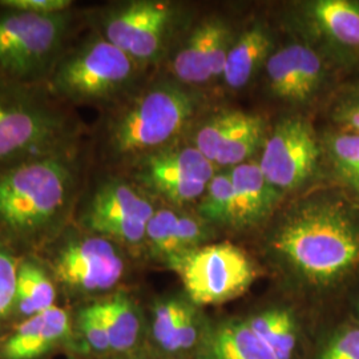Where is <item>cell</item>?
I'll return each mask as SVG.
<instances>
[{"mask_svg":"<svg viewBox=\"0 0 359 359\" xmlns=\"http://www.w3.org/2000/svg\"><path fill=\"white\" fill-rule=\"evenodd\" d=\"M273 245L311 283H330L359 264V229L332 204H309L294 210L283 221Z\"/></svg>","mask_w":359,"mask_h":359,"instance_id":"1","label":"cell"},{"mask_svg":"<svg viewBox=\"0 0 359 359\" xmlns=\"http://www.w3.org/2000/svg\"><path fill=\"white\" fill-rule=\"evenodd\" d=\"M69 187V169L52 157L1 173L0 222L19 237L36 236L60 215Z\"/></svg>","mask_w":359,"mask_h":359,"instance_id":"2","label":"cell"},{"mask_svg":"<svg viewBox=\"0 0 359 359\" xmlns=\"http://www.w3.org/2000/svg\"><path fill=\"white\" fill-rule=\"evenodd\" d=\"M192 115V99L187 93L173 87L148 90L116 120L112 147L120 154L154 151L172 140Z\"/></svg>","mask_w":359,"mask_h":359,"instance_id":"3","label":"cell"},{"mask_svg":"<svg viewBox=\"0 0 359 359\" xmlns=\"http://www.w3.org/2000/svg\"><path fill=\"white\" fill-rule=\"evenodd\" d=\"M168 262L179 273L187 293L197 305H217L233 299L256 278L250 258L231 244L196 248Z\"/></svg>","mask_w":359,"mask_h":359,"instance_id":"4","label":"cell"},{"mask_svg":"<svg viewBox=\"0 0 359 359\" xmlns=\"http://www.w3.org/2000/svg\"><path fill=\"white\" fill-rule=\"evenodd\" d=\"M48 266L56 286L75 298L107 293L126 273L117 246L97 234L68 237L55 248Z\"/></svg>","mask_w":359,"mask_h":359,"instance_id":"5","label":"cell"},{"mask_svg":"<svg viewBox=\"0 0 359 359\" xmlns=\"http://www.w3.org/2000/svg\"><path fill=\"white\" fill-rule=\"evenodd\" d=\"M133 62L107 39L93 40L59 65L53 86L72 100L105 99L128 84L135 71Z\"/></svg>","mask_w":359,"mask_h":359,"instance_id":"6","label":"cell"},{"mask_svg":"<svg viewBox=\"0 0 359 359\" xmlns=\"http://www.w3.org/2000/svg\"><path fill=\"white\" fill-rule=\"evenodd\" d=\"M68 13L38 15L10 11L0 16V69L28 76L56 51L68 27Z\"/></svg>","mask_w":359,"mask_h":359,"instance_id":"7","label":"cell"},{"mask_svg":"<svg viewBox=\"0 0 359 359\" xmlns=\"http://www.w3.org/2000/svg\"><path fill=\"white\" fill-rule=\"evenodd\" d=\"M320 149L308 123L290 117L273 129L258 165L277 191H293L313 173Z\"/></svg>","mask_w":359,"mask_h":359,"instance_id":"8","label":"cell"},{"mask_svg":"<svg viewBox=\"0 0 359 359\" xmlns=\"http://www.w3.org/2000/svg\"><path fill=\"white\" fill-rule=\"evenodd\" d=\"M175 13L164 1H135L111 13L105 39L133 60L149 62L164 47Z\"/></svg>","mask_w":359,"mask_h":359,"instance_id":"9","label":"cell"},{"mask_svg":"<svg viewBox=\"0 0 359 359\" xmlns=\"http://www.w3.org/2000/svg\"><path fill=\"white\" fill-rule=\"evenodd\" d=\"M156 212L140 193L126 184H109L96 193L84 217L86 226L108 240L128 245L145 241L147 224Z\"/></svg>","mask_w":359,"mask_h":359,"instance_id":"10","label":"cell"},{"mask_svg":"<svg viewBox=\"0 0 359 359\" xmlns=\"http://www.w3.org/2000/svg\"><path fill=\"white\" fill-rule=\"evenodd\" d=\"M215 176L213 163L196 148L164 149L145 158L140 177L176 204L200 198Z\"/></svg>","mask_w":359,"mask_h":359,"instance_id":"11","label":"cell"},{"mask_svg":"<svg viewBox=\"0 0 359 359\" xmlns=\"http://www.w3.org/2000/svg\"><path fill=\"white\" fill-rule=\"evenodd\" d=\"M74 351V314L57 305L13 325L0 337V359H50Z\"/></svg>","mask_w":359,"mask_h":359,"instance_id":"12","label":"cell"},{"mask_svg":"<svg viewBox=\"0 0 359 359\" xmlns=\"http://www.w3.org/2000/svg\"><path fill=\"white\" fill-rule=\"evenodd\" d=\"M62 130V120L44 108L0 100V161L46 148Z\"/></svg>","mask_w":359,"mask_h":359,"instance_id":"13","label":"cell"},{"mask_svg":"<svg viewBox=\"0 0 359 359\" xmlns=\"http://www.w3.org/2000/svg\"><path fill=\"white\" fill-rule=\"evenodd\" d=\"M234 222L248 225L265 217L277 201L278 191L264 176L258 163H244L233 168Z\"/></svg>","mask_w":359,"mask_h":359,"instance_id":"14","label":"cell"},{"mask_svg":"<svg viewBox=\"0 0 359 359\" xmlns=\"http://www.w3.org/2000/svg\"><path fill=\"white\" fill-rule=\"evenodd\" d=\"M109 338L111 354L133 353L142 335V317L135 301L126 292L93 301Z\"/></svg>","mask_w":359,"mask_h":359,"instance_id":"15","label":"cell"},{"mask_svg":"<svg viewBox=\"0 0 359 359\" xmlns=\"http://www.w3.org/2000/svg\"><path fill=\"white\" fill-rule=\"evenodd\" d=\"M56 298L57 286L51 273L39 261L22 258L18 269L13 325L56 306Z\"/></svg>","mask_w":359,"mask_h":359,"instance_id":"16","label":"cell"},{"mask_svg":"<svg viewBox=\"0 0 359 359\" xmlns=\"http://www.w3.org/2000/svg\"><path fill=\"white\" fill-rule=\"evenodd\" d=\"M152 337L157 346L167 353L191 348L197 339V327L191 308L176 299L156 304Z\"/></svg>","mask_w":359,"mask_h":359,"instance_id":"17","label":"cell"},{"mask_svg":"<svg viewBox=\"0 0 359 359\" xmlns=\"http://www.w3.org/2000/svg\"><path fill=\"white\" fill-rule=\"evenodd\" d=\"M271 48V39L265 28L255 26L231 44L222 76L226 84L237 90L246 86Z\"/></svg>","mask_w":359,"mask_h":359,"instance_id":"18","label":"cell"},{"mask_svg":"<svg viewBox=\"0 0 359 359\" xmlns=\"http://www.w3.org/2000/svg\"><path fill=\"white\" fill-rule=\"evenodd\" d=\"M210 359H278L248 322L218 327L209 341Z\"/></svg>","mask_w":359,"mask_h":359,"instance_id":"19","label":"cell"},{"mask_svg":"<svg viewBox=\"0 0 359 359\" xmlns=\"http://www.w3.org/2000/svg\"><path fill=\"white\" fill-rule=\"evenodd\" d=\"M310 15L322 32L338 44L359 47V6L347 0H320Z\"/></svg>","mask_w":359,"mask_h":359,"instance_id":"20","label":"cell"},{"mask_svg":"<svg viewBox=\"0 0 359 359\" xmlns=\"http://www.w3.org/2000/svg\"><path fill=\"white\" fill-rule=\"evenodd\" d=\"M212 28L213 20L196 28L175 56L173 72L182 83L203 84L213 77L210 68Z\"/></svg>","mask_w":359,"mask_h":359,"instance_id":"21","label":"cell"},{"mask_svg":"<svg viewBox=\"0 0 359 359\" xmlns=\"http://www.w3.org/2000/svg\"><path fill=\"white\" fill-rule=\"evenodd\" d=\"M264 121L261 117L238 112L221 149L218 151L215 164L229 167L244 164L245 160L256 151L262 142Z\"/></svg>","mask_w":359,"mask_h":359,"instance_id":"22","label":"cell"},{"mask_svg":"<svg viewBox=\"0 0 359 359\" xmlns=\"http://www.w3.org/2000/svg\"><path fill=\"white\" fill-rule=\"evenodd\" d=\"M75 351L80 358L107 357L111 354L109 338L95 302L86 304L74 313Z\"/></svg>","mask_w":359,"mask_h":359,"instance_id":"23","label":"cell"},{"mask_svg":"<svg viewBox=\"0 0 359 359\" xmlns=\"http://www.w3.org/2000/svg\"><path fill=\"white\" fill-rule=\"evenodd\" d=\"M301 44L287 46L270 55L266 72L271 90L287 100L304 102L299 80Z\"/></svg>","mask_w":359,"mask_h":359,"instance_id":"24","label":"cell"},{"mask_svg":"<svg viewBox=\"0 0 359 359\" xmlns=\"http://www.w3.org/2000/svg\"><path fill=\"white\" fill-rule=\"evenodd\" d=\"M252 330L271 348L278 359H290L295 347L293 317L286 310H273L248 322Z\"/></svg>","mask_w":359,"mask_h":359,"instance_id":"25","label":"cell"},{"mask_svg":"<svg viewBox=\"0 0 359 359\" xmlns=\"http://www.w3.org/2000/svg\"><path fill=\"white\" fill-rule=\"evenodd\" d=\"M201 217L212 222H234V193L231 173L213 176L198 208Z\"/></svg>","mask_w":359,"mask_h":359,"instance_id":"26","label":"cell"},{"mask_svg":"<svg viewBox=\"0 0 359 359\" xmlns=\"http://www.w3.org/2000/svg\"><path fill=\"white\" fill-rule=\"evenodd\" d=\"M20 262L22 258L16 256L10 246L0 243V337L13 327L18 269Z\"/></svg>","mask_w":359,"mask_h":359,"instance_id":"27","label":"cell"},{"mask_svg":"<svg viewBox=\"0 0 359 359\" xmlns=\"http://www.w3.org/2000/svg\"><path fill=\"white\" fill-rule=\"evenodd\" d=\"M330 147L338 173L359 192V135L337 136Z\"/></svg>","mask_w":359,"mask_h":359,"instance_id":"28","label":"cell"},{"mask_svg":"<svg viewBox=\"0 0 359 359\" xmlns=\"http://www.w3.org/2000/svg\"><path fill=\"white\" fill-rule=\"evenodd\" d=\"M238 112H225L215 116L209 120L196 136V149L205 156L206 158L215 164L218 151L221 149L233 124L236 123Z\"/></svg>","mask_w":359,"mask_h":359,"instance_id":"29","label":"cell"},{"mask_svg":"<svg viewBox=\"0 0 359 359\" xmlns=\"http://www.w3.org/2000/svg\"><path fill=\"white\" fill-rule=\"evenodd\" d=\"M179 215L172 210L161 209L154 212L147 224L145 241L156 255L168 259L172 256V237Z\"/></svg>","mask_w":359,"mask_h":359,"instance_id":"30","label":"cell"},{"mask_svg":"<svg viewBox=\"0 0 359 359\" xmlns=\"http://www.w3.org/2000/svg\"><path fill=\"white\" fill-rule=\"evenodd\" d=\"M322 67L320 56L309 48L306 46L301 44V53H299V80H301V92L302 100H308L317 90L321 84Z\"/></svg>","mask_w":359,"mask_h":359,"instance_id":"31","label":"cell"},{"mask_svg":"<svg viewBox=\"0 0 359 359\" xmlns=\"http://www.w3.org/2000/svg\"><path fill=\"white\" fill-rule=\"evenodd\" d=\"M0 6L10 11L38 13V15H53L67 13L72 6L69 0H1Z\"/></svg>","mask_w":359,"mask_h":359,"instance_id":"32","label":"cell"},{"mask_svg":"<svg viewBox=\"0 0 359 359\" xmlns=\"http://www.w3.org/2000/svg\"><path fill=\"white\" fill-rule=\"evenodd\" d=\"M321 359H359L358 329L337 337L323 351Z\"/></svg>","mask_w":359,"mask_h":359,"instance_id":"33","label":"cell"},{"mask_svg":"<svg viewBox=\"0 0 359 359\" xmlns=\"http://www.w3.org/2000/svg\"><path fill=\"white\" fill-rule=\"evenodd\" d=\"M347 121L350 123V126H353L354 128L359 132V103L355 104L347 114Z\"/></svg>","mask_w":359,"mask_h":359,"instance_id":"34","label":"cell"},{"mask_svg":"<svg viewBox=\"0 0 359 359\" xmlns=\"http://www.w3.org/2000/svg\"><path fill=\"white\" fill-rule=\"evenodd\" d=\"M102 359H148L142 355H137L135 353H127V354H109Z\"/></svg>","mask_w":359,"mask_h":359,"instance_id":"35","label":"cell"},{"mask_svg":"<svg viewBox=\"0 0 359 359\" xmlns=\"http://www.w3.org/2000/svg\"><path fill=\"white\" fill-rule=\"evenodd\" d=\"M67 358H68V359H81V358H79V357H77V355H72V354H68V355H67Z\"/></svg>","mask_w":359,"mask_h":359,"instance_id":"36","label":"cell"}]
</instances>
